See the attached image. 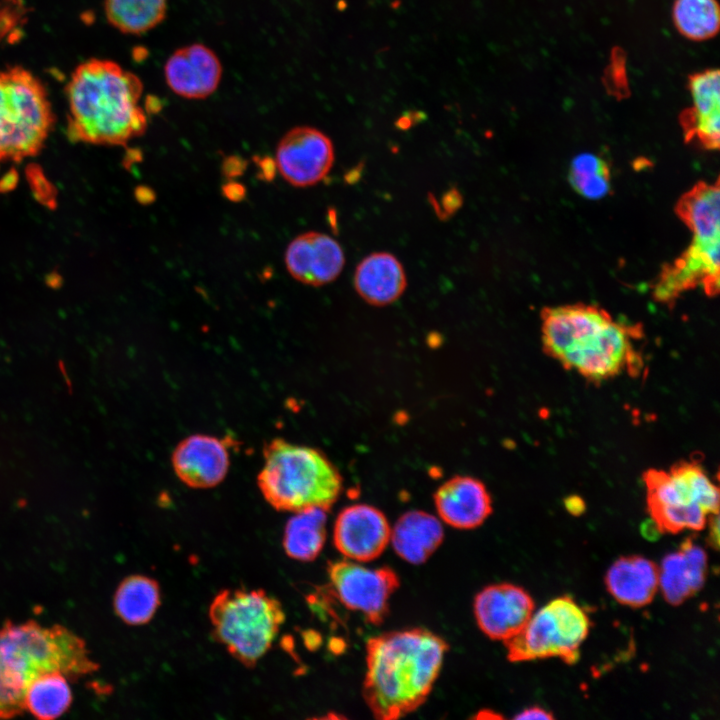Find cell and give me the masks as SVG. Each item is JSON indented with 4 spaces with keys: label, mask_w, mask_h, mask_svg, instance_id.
<instances>
[{
    "label": "cell",
    "mask_w": 720,
    "mask_h": 720,
    "mask_svg": "<svg viewBox=\"0 0 720 720\" xmlns=\"http://www.w3.org/2000/svg\"><path fill=\"white\" fill-rule=\"evenodd\" d=\"M448 648L442 637L423 627L369 638L362 695L373 716L395 720L423 705Z\"/></svg>",
    "instance_id": "6da1fadb"
},
{
    "label": "cell",
    "mask_w": 720,
    "mask_h": 720,
    "mask_svg": "<svg viewBox=\"0 0 720 720\" xmlns=\"http://www.w3.org/2000/svg\"><path fill=\"white\" fill-rule=\"evenodd\" d=\"M143 88L114 61L93 58L77 66L66 87L71 140L120 146L141 136L147 128Z\"/></svg>",
    "instance_id": "7a4b0ae2"
},
{
    "label": "cell",
    "mask_w": 720,
    "mask_h": 720,
    "mask_svg": "<svg viewBox=\"0 0 720 720\" xmlns=\"http://www.w3.org/2000/svg\"><path fill=\"white\" fill-rule=\"evenodd\" d=\"M98 668L86 642L70 629L7 621L0 627V719L25 712L26 690L38 676L60 672L75 680Z\"/></svg>",
    "instance_id": "3957f363"
},
{
    "label": "cell",
    "mask_w": 720,
    "mask_h": 720,
    "mask_svg": "<svg viewBox=\"0 0 720 720\" xmlns=\"http://www.w3.org/2000/svg\"><path fill=\"white\" fill-rule=\"evenodd\" d=\"M263 457L257 485L277 511L311 507L329 511L341 495L342 476L318 449L275 438L265 445Z\"/></svg>",
    "instance_id": "277c9868"
},
{
    "label": "cell",
    "mask_w": 720,
    "mask_h": 720,
    "mask_svg": "<svg viewBox=\"0 0 720 720\" xmlns=\"http://www.w3.org/2000/svg\"><path fill=\"white\" fill-rule=\"evenodd\" d=\"M214 639L247 668L270 650L285 612L281 602L263 589L219 591L208 611Z\"/></svg>",
    "instance_id": "5b68a950"
},
{
    "label": "cell",
    "mask_w": 720,
    "mask_h": 720,
    "mask_svg": "<svg viewBox=\"0 0 720 720\" xmlns=\"http://www.w3.org/2000/svg\"><path fill=\"white\" fill-rule=\"evenodd\" d=\"M643 482L647 509L659 532L700 531L710 515L718 514V487L695 461L680 460L669 471L648 469Z\"/></svg>",
    "instance_id": "8992f818"
},
{
    "label": "cell",
    "mask_w": 720,
    "mask_h": 720,
    "mask_svg": "<svg viewBox=\"0 0 720 720\" xmlns=\"http://www.w3.org/2000/svg\"><path fill=\"white\" fill-rule=\"evenodd\" d=\"M54 115L42 82L20 66L0 70V160L36 155Z\"/></svg>",
    "instance_id": "52a82bcc"
},
{
    "label": "cell",
    "mask_w": 720,
    "mask_h": 720,
    "mask_svg": "<svg viewBox=\"0 0 720 720\" xmlns=\"http://www.w3.org/2000/svg\"><path fill=\"white\" fill-rule=\"evenodd\" d=\"M590 626L587 613L574 599L557 597L532 614L519 633L504 641L507 658L524 662L556 657L574 664Z\"/></svg>",
    "instance_id": "ba28073f"
},
{
    "label": "cell",
    "mask_w": 720,
    "mask_h": 720,
    "mask_svg": "<svg viewBox=\"0 0 720 720\" xmlns=\"http://www.w3.org/2000/svg\"><path fill=\"white\" fill-rule=\"evenodd\" d=\"M641 336L639 326H629L611 318L590 333L562 364L587 381L598 384L624 371L637 376L643 360L633 341Z\"/></svg>",
    "instance_id": "9c48e42d"
},
{
    "label": "cell",
    "mask_w": 720,
    "mask_h": 720,
    "mask_svg": "<svg viewBox=\"0 0 720 720\" xmlns=\"http://www.w3.org/2000/svg\"><path fill=\"white\" fill-rule=\"evenodd\" d=\"M331 589L347 609L360 612L372 625L384 622L389 599L400 586L397 573L388 566L367 568L352 560L329 562Z\"/></svg>",
    "instance_id": "30bf717a"
},
{
    "label": "cell",
    "mask_w": 720,
    "mask_h": 720,
    "mask_svg": "<svg viewBox=\"0 0 720 720\" xmlns=\"http://www.w3.org/2000/svg\"><path fill=\"white\" fill-rule=\"evenodd\" d=\"M684 253L664 267L653 288L656 301L671 305L684 292L702 287L708 296L719 292L720 233L691 231Z\"/></svg>",
    "instance_id": "8fae6325"
},
{
    "label": "cell",
    "mask_w": 720,
    "mask_h": 720,
    "mask_svg": "<svg viewBox=\"0 0 720 720\" xmlns=\"http://www.w3.org/2000/svg\"><path fill=\"white\" fill-rule=\"evenodd\" d=\"M334 148L320 130L301 126L289 130L276 149V165L282 177L296 187L320 182L331 170Z\"/></svg>",
    "instance_id": "7c38bea8"
},
{
    "label": "cell",
    "mask_w": 720,
    "mask_h": 720,
    "mask_svg": "<svg viewBox=\"0 0 720 720\" xmlns=\"http://www.w3.org/2000/svg\"><path fill=\"white\" fill-rule=\"evenodd\" d=\"M391 527L385 514L364 503L343 508L334 523L333 544L345 559L369 562L390 542Z\"/></svg>",
    "instance_id": "4fadbf2b"
},
{
    "label": "cell",
    "mask_w": 720,
    "mask_h": 720,
    "mask_svg": "<svg viewBox=\"0 0 720 720\" xmlns=\"http://www.w3.org/2000/svg\"><path fill=\"white\" fill-rule=\"evenodd\" d=\"M534 607L530 594L511 583L488 585L476 594L473 602L479 629L488 638L503 642L524 628Z\"/></svg>",
    "instance_id": "5bb4252c"
},
{
    "label": "cell",
    "mask_w": 720,
    "mask_h": 720,
    "mask_svg": "<svg viewBox=\"0 0 720 720\" xmlns=\"http://www.w3.org/2000/svg\"><path fill=\"white\" fill-rule=\"evenodd\" d=\"M611 318L607 311L594 305L545 308L541 313L544 353L562 365L590 333Z\"/></svg>",
    "instance_id": "9a60e30c"
},
{
    "label": "cell",
    "mask_w": 720,
    "mask_h": 720,
    "mask_svg": "<svg viewBox=\"0 0 720 720\" xmlns=\"http://www.w3.org/2000/svg\"><path fill=\"white\" fill-rule=\"evenodd\" d=\"M171 462L176 476L185 485L206 489L224 480L230 466V454L224 439L193 434L178 443Z\"/></svg>",
    "instance_id": "2e32d148"
},
{
    "label": "cell",
    "mask_w": 720,
    "mask_h": 720,
    "mask_svg": "<svg viewBox=\"0 0 720 720\" xmlns=\"http://www.w3.org/2000/svg\"><path fill=\"white\" fill-rule=\"evenodd\" d=\"M168 87L187 99H204L217 89L222 65L209 47L194 43L175 50L164 66Z\"/></svg>",
    "instance_id": "e0dca14e"
},
{
    "label": "cell",
    "mask_w": 720,
    "mask_h": 720,
    "mask_svg": "<svg viewBox=\"0 0 720 720\" xmlns=\"http://www.w3.org/2000/svg\"><path fill=\"white\" fill-rule=\"evenodd\" d=\"M345 257L340 244L319 232L300 234L288 245L285 264L290 275L307 285L321 286L341 273Z\"/></svg>",
    "instance_id": "ac0fdd59"
},
{
    "label": "cell",
    "mask_w": 720,
    "mask_h": 720,
    "mask_svg": "<svg viewBox=\"0 0 720 720\" xmlns=\"http://www.w3.org/2000/svg\"><path fill=\"white\" fill-rule=\"evenodd\" d=\"M433 500L439 518L455 529L477 528L493 510L487 487L472 476L457 475L449 478L435 491Z\"/></svg>",
    "instance_id": "d6986e66"
},
{
    "label": "cell",
    "mask_w": 720,
    "mask_h": 720,
    "mask_svg": "<svg viewBox=\"0 0 720 720\" xmlns=\"http://www.w3.org/2000/svg\"><path fill=\"white\" fill-rule=\"evenodd\" d=\"M719 71L709 69L689 77L692 107L681 119L688 140L695 139L704 148L717 150L720 143Z\"/></svg>",
    "instance_id": "ffe728a7"
},
{
    "label": "cell",
    "mask_w": 720,
    "mask_h": 720,
    "mask_svg": "<svg viewBox=\"0 0 720 720\" xmlns=\"http://www.w3.org/2000/svg\"><path fill=\"white\" fill-rule=\"evenodd\" d=\"M708 568L705 550L686 538L679 549L667 554L659 567V588L671 605H680L704 585Z\"/></svg>",
    "instance_id": "44dd1931"
},
{
    "label": "cell",
    "mask_w": 720,
    "mask_h": 720,
    "mask_svg": "<svg viewBox=\"0 0 720 720\" xmlns=\"http://www.w3.org/2000/svg\"><path fill=\"white\" fill-rule=\"evenodd\" d=\"M605 585L617 602L640 608L649 604L659 589V567L639 555L623 556L609 567Z\"/></svg>",
    "instance_id": "7402d4cb"
},
{
    "label": "cell",
    "mask_w": 720,
    "mask_h": 720,
    "mask_svg": "<svg viewBox=\"0 0 720 720\" xmlns=\"http://www.w3.org/2000/svg\"><path fill=\"white\" fill-rule=\"evenodd\" d=\"M407 280L400 261L387 252L365 257L357 266L354 286L367 303L385 306L396 301L404 292Z\"/></svg>",
    "instance_id": "603a6c76"
},
{
    "label": "cell",
    "mask_w": 720,
    "mask_h": 720,
    "mask_svg": "<svg viewBox=\"0 0 720 720\" xmlns=\"http://www.w3.org/2000/svg\"><path fill=\"white\" fill-rule=\"evenodd\" d=\"M444 539L441 521L421 510L402 514L391 528L390 542L395 553L408 563L426 562Z\"/></svg>",
    "instance_id": "cb8c5ba5"
},
{
    "label": "cell",
    "mask_w": 720,
    "mask_h": 720,
    "mask_svg": "<svg viewBox=\"0 0 720 720\" xmlns=\"http://www.w3.org/2000/svg\"><path fill=\"white\" fill-rule=\"evenodd\" d=\"M161 605L159 583L146 575H130L117 586L113 596L115 614L127 625L147 624Z\"/></svg>",
    "instance_id": "d4e9b609"
},
{
    "label": "cell",
    "mask_w": 720,
    "mask_h": 720,
    "mask_svg": "<svg viewBox=\"0 0 720 720\" xmlns=\"http://www.w3.org/2000/svg\"><path fill=\"white\" fill-rule=\"evenodd\" d=\"M327 512L320 507L294 512L285 525L282 539L289 558L309 562L318 557L326 541Z\"/></svg>",
    "instance_id": "484cf974"
},
{
    "label": "cell",
    "mask_w": 720,
    "mask_h": 720,
    "mask_svg": "<svg viewBox=\"0 0 720 720\" xmlns=\"http://www.w3.org/2000/svg\"><path fill=\"white\" fill-rule=\"evenodd\" d=\"M68 680V677L60 672H48L38 676L26 690L25 711L41 720L60 717L69 709L73 700Z\"/></svg>",
    "instance_id": "4316f807"
},
{
    "label": "cell",
    "mask_w": 720,
    "mask_h": 720,
    "mask_svg": "<svg viewBox=\"0 0 720 720\" xmlns=\"http://www.w3.org/2000/svg\"><path fill=\"white\" fill-rule=\"evenodd\" d=\"M108 22L122 33L140 35L166 16L167 0H104Z\"/></svg>",
    "instance_id": "83f0119b"
},
{
    "label": "cell",
    "mask_w": 720,
    "mask_h": 720,
    "mask_svg": "<svg viewBox=\"0 0 720 720\" xmlns=\"http://www.w3.org/2000/svg\"><path fill=\"white\" fill-rule=\"evenodd\" d=\"M672 20L677 31L685 38L705 41L718 33L719 5L716 0H675Z\"/></svg>",
    "instance_id": "f1b7e54d"
},
{
    "label": "cell",
    "mask_w": 720,
    "mask_h": 720,
    "mask_svg": "<svg viewBox=\"0 0 720 720\" xmlns=\"http://www.w3.org/2000/svg\"><path fill=\"white\" fill-rule=\"evenodd\" d=\"M569 182L574 190L589 200L605 197L610 191V170L599 155L584 152L571 162Z\"/></svg>",
    "instance_id": "f546056e"
},
{
    "label": "cell",
    "mask_w": 720,
    "mask_h": 720,
    "mask_svg": "<svg viewBox=\"0 0 720 720\" xmlns=\"http://www.w3.org/2000/svg\"><path fill=\"white\" fill-rule=\"evenodd\" d=\"M553 715L540 707H530L515 716V719H552Z\"/></svg>",
    "instance_id": "4dcf8cb0"
},
{
    "label": "cell",
    "mask_w": 720,
    "mask_h": 720,
    "mask_svg": "<svg viewBox=\"0 0 720 720\" xmlns=\"http://www.w3.org/2000/svg\"><path fill=\"white\" fill-rule=\"evenodd\" d=\"M707 522L709 523V533H708L709 544L712 547H714L715 549H718V545H719L718 514L710 515Z\"/></svg>",
    "instance_id": "1f68e13d"
},
{
    "label": "cell",
    "mask_w": 720,
    "mask_h": 720,
    "mask_svg": "<svg viewBox=\"0 0 720 720\" xmlns=\"http://www.w3.org/2000/svg\"><path fill=\"white\" fill-rule=\"evenodd\" d=\"M565 507L568 512L578 515L584 511V502L578 496H570L565 499Z\"/></svg>",
    "instance_id": "d6a6232c"
}]
</instances>
